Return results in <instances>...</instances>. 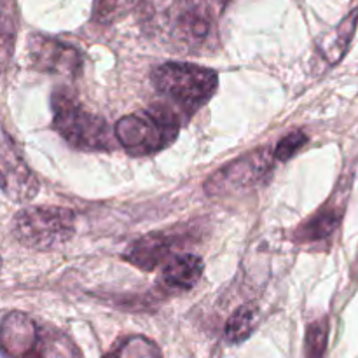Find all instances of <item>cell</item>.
<instances>
[{
  "label": "cell",
  "mask_w": 358,
  "mask_h": 358,
  "mask_svg": "<svg viewBox=\"0 0 358 358\" xmlns=\"http://www.w3.org/2000/svg\"><path fill=\"white\" fill-rule=\"evenodd\" d=\"M205 262L196 254H180L163 268L159 283L166 292H189L198 285Z\"/></svg>",
  "instance_id": "7c38bea8"
},
{
  "label": "cell",
  "mask_w": 358,
  "mask_h": 358,
  "mask_svg": "<svg viewBox=\"0 0 358 358\" xmlns=\"http://www.w3.org/2000/svg\"><path fill=\"white\" fill-rule=\"evenodd\" d=\"M345 215V199L334 196L329 203H325L317 213L304 220L294 233V240L297 243H317V241L329 240L341 224Z\"/></svg>",
  "instance_id": "8fae6325"
},
{
  "label": "cell",
  "mask_w": 358,
  "mask_h": 358,
  "mask_svg": "<svg viewBox=\"0 0 358 358\" xmlns=\"http://www.w3.org/2000/svg\"><path fill=\"white\" fill-rule=\"evenodd\" d=\"M329 345V320L318 318L306 329V358H325Z\"/></svg>",
  "instance_id": "e0dca14e"
},
{
  "label": "cell",
  "mask_w": 358,
  "mask_h": 358,
  "mask_svg": "<svg viewBox=\"0 0 358 358\" xmlns=\"http://www.w3.org/2000/svg\"><path fill=\"white\" fill-rule=\"evenodd\" d=\"M28 59L38 72L76 77L83 70V56L73 45L34 34L28 41Z\"/></svg>",
  "instance_id": "30bf717a"
},
{
  "label": "cell",
  "mask_w": 358,
  "mask_h": 358,
  "mask_svg": "<svg viewBox=\"0 0 358 358\" xmlns=\"http://www.w3.org/2000/svg\"><path fill=\"white\" fill-rule=\"evenodd\" d=\"M215 0H178L170 21V38L187 52L205 51L215 41Z\"/></svg>",
  "instance_id": "52a82bcc"
},
{
  "label": "cell",
  "mask_w": 358,
  "mask_h": 358,
  "mask_svg": "<svg viewBox=\"0 0 358 358\" xmlns=\"http://www.w3.org/2000/svg\"><path fill=\"white\" fill-rule=\"evenodd\" d=\"M182 128V115L164 105L128 114L114 126L117 142L131 156H150L166 149L177 140Z\"/></svg>",
  "instance_id": "7a4b0ae2"
},
{
  "label": "cell",
  "mask_w": 358,
  "mask_h": 358,
  "mask_svg": "<svg viewBox=\"0 0 358 358\" xmlns=\"http://www.w3.org/2000/svg\"><path fill=\"white\" fill-rule=\"evenodd\" d=\"M215 2H217V3H219V6H220V7H224V6H226V2H227V0H215Z\"/></svg>",
  "instance_id": "d6986e66"
},
{
  "label": "cell",
  "mask_w": 358,
  "mask_h": 358,
  "mask_svg": "<svg viewBox=\"0 0 358 358\" xmlns=\"http://www.w3.org/2000/svg\"><path fill=\"white\" fill-rule=\"evenodd\" d=\"M52 126L69 145L79 150H114L115 131L101 115L86 110L70 91H55L51 100Z\"/></svg>",
  "instance_id": "3957f363"
},
{
  "label": "cell",
  "mask_w": 358,
  "mask_h": 358,
  "mask_svg": "<svg viewBox=\"0 0 358 358\" xmlns=\"http://www.w3.org/2000/svg\"><path fill=\"white\" fill-rule=\"evenodd\" d=\"M308 140L310 138L306 136V133H303L301 129L289 133V135L283 136V138L276 143L275 150H273L275 159L280 161V163H287V161L292 159V157L306 145Z\"/></svg>",
  "instance_id": "ac0fdd59"
},
{
  "label": "cell",
  "mask_w": 358,
  "mask_h": 358,
  "mask_svg": "<svg viewBox=\"0 0 358 358\" xmlns=\"http://www.w3.org/2000/svg\"><path fill=\"white\" fill-rule=\"evenodd\" d=\"M257 324V308L252 304L238 308L226 324V339L231 345H238L250 338Z\"/></svg>",
  "instance_id": "9a60e30c"
},
{
  "label": "cell",
  "mask_w": 358,
  "mask_h": 358,
  "mask_svg": "<svg viewBox=\"0 0 358 358\" xmlns=\"http://www.w3.org/2000/svg\"><path fill=\"white\" fill-rule=\"evenodd\" d=\"M0 171H2V192L9 199L16 203H27L37 196L41 184L7 131L2 133Z\"/></svg>",
  "instance_id": "9c48e42d"
},
{
  "label": "cell",
  "mask_w": 358,
  "mask_h": 358,
  "mask_svg": "<svg viewBox=\"0 0 358 358\" xmlns=\"http://www.w3.org/2000/svg\"><path fill=\"white\" fill-rule=\"evenodd\" d=\"M152 84L163 96L173 101L185 114L205 107L219 87L215 70L192 63L168 62L152 70Z\"/></svg>",
  "instance_id": "277c9868"
},
{
  "label": "cell",
  "mask_w": 358,
  "mask_h": 358,
  "mask_svg": "<svg viewBox=\"0 0 358 358\" xmlns=\"http://www.w3.org/2000/svg\"><path fill=\"white\" fill-rule=\"evenodd\" d=\"M357 23H358V9L353 10V13H350L348 16H346L345 20L336 27V30L322 41L320 44L322 55H324V58L327 59L331 65H336V63L341 62L343 56L346 55L350 44H352L353 35H355Z\"/></svg>",
  "instance_id": "4fadbf2b"
},
{
  "label": "cell",
  "mask_w": 358,
  "mask_h": 358,
  "mask_svg": "<svg viewBox=\"0 0 358 358\" xmlns=\"http://www.w3.org/2000/svg\"><path fill=\"white\" fill-rule=\"evenodd\" d=\"M103 358H163L159 346L145 336H129L121 339Z\"/></svg>",
  "instance_id": "5bb4252c"
},
{
  "label": "cell",
  "mask_w": 358,
  "mask_h": 358,
  "mask_svg": "<svg viewBox=\"0 0 358 358\" xmlns=\"http://www.w3.org/2000/svg\"><path fill=\"white\" fill-rule=\"evenodd\" d=\"M275 154L269 149H257L231 161L206 178L208 196H233L266 184L275 168Z\"/></svg>",
  "instance_id": "8992f818"
},
{
  "label": "cell",
  "mask_w": 358,
  "mask_h": 358,
  "mask_svg": "<svg viewBox=\"0 0 358 358\" xmlns=\"http://www.w3.org/2000/svg\"><path fill=\"white\" fill-rule=\"evenodd\" d=\"M0 345L6 358H83L65 332L38 324L21 311L3 315Z\"/></svg>",
  "instance_id": "6da1fadb"
},
{
  "label": "cell",
  "mask_w": 358,
  "mask_h": 358,
  "mask_svg": "<svg viewBox=\"0 0 358 358\" xmlns=\"http://www.w3.org/2000/svg\"><path fill=\"white\" fill-rule=\"evenodd\" d=\"M76 234V213L62 206H31L13 219V236L30 250H55Z\"/></svg>",
  "instance_id": "5b68a950"
},
{
  "label": "cell",
  "mask_w": 358,
  "mask_h": 358,
  "mask_svg": "<svg viewBox=\"0 0 358 358\" xmlns=\"http://www.w3.org/2000/svg\"><path fill=\"white\" fill-rule=\"evenodd\" d=\"M192 233L189 231H157L140 236L133 241L124 252V261L142 271H154L159 266H166L173 257H177V250L189 243Z\"/></svg>",
  "instance_id": "ba28073f"
},
{
  "label": "cell",
  "mask_w": 358,
  "mask_h": 358,
  "mask_svg": "<svg viewBox=\"0 0 358 358\" xmlns=\"http://www.w3.org/2000/svg\"><path fill=\"white\" fill-rule=\"evenodd\" d=\"M142 2L143 0H94L93 20L98 23H112L131 13Z\"/></svg>",
  "instance_id": "2e32d148"
}]
</instances>
